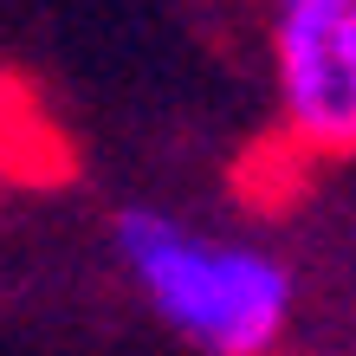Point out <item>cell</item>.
Instances as JSON below:
<instances>
[{"mask_svg":"<svg viewBox=\"0 0 356 356\" xmlns=\"http://www.w3.org/2000/svg\"><path fill=\"white\" fill-rule=\"evenodd\" d=\"M117 253L162 318L207 356H272L291 324V272L246 240L201 234L175 214L130 207Z\"/></svg>","mask_w":356,"mask_h":356,"instance_id":"1","label":"cell"},{"mask_svg":"<svg viewBox=\"0 0 356 356\" xmlns=\"http://www.w3.org/2000/svg\"><path fill=\"white\" fill-rule=\"evenodd\" d=\"M272 78L305 156H356V0H272Z\"/></svg>","mask_w":356,"mask_h":356,"instance_id":"2","label":"cell"}]
</instances>
